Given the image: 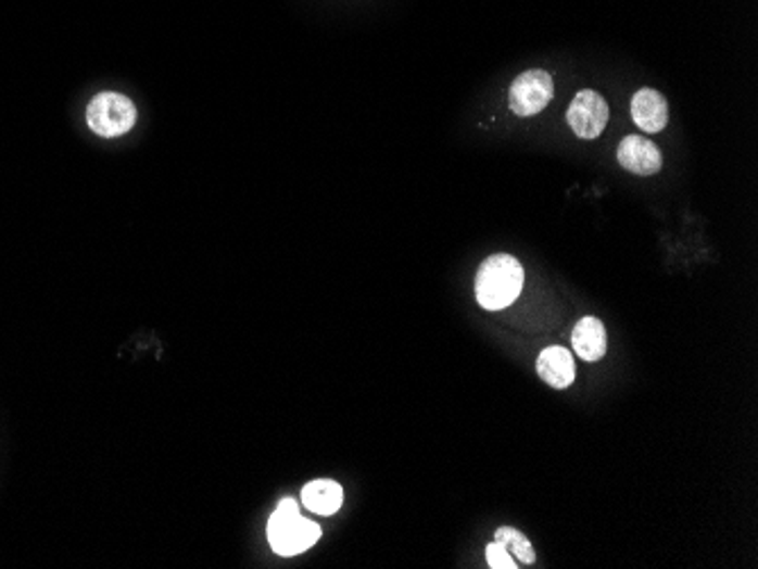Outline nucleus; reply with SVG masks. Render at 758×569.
<instances>
[{
	"label": "nucleus",
	"instance_id": "f257e3e1",
	"mask_svg": "<svg viewBox=\"0 0 758 569\" xmlns=\"http://www.w3.org/2000/svg\"><path fill=\"white\" fill-rule=\"evenodd\" d=\"M525 283V270L511 254H493L479 266L475 277V295L487 312H502L511 306Z\"/></svg>",
	"mask_w": 758,
	"mask_h": 569
},
{
	"label": "nucleus",
	"instance_id": "f03ea898",
	"mask_svg": "<svg viewBox=\"0 0 758 569\" xmlns=\"http://www.w3.org/2000/svg\"><path fill=\"white\" fill-rule=\"evenodd\" d=\"M320 540V527L302 517L298 504L287 497L275 508L268 520V542L275 554L298 556Z\"/></svg>",
	"mask_w": 758,
	"mask_h": 569
},
{
	"label": "nucleus",
	"instance_id": "7ed1b4c3",
	"mask_svg": "<svg viewBox=\"0 0 758 569\" xmlns=\"http://www.w3.org/2000/svg\"><path fill=\"white\" fill-rule=\"evenodd\" d=\"M87 123L98 137H121L130 132L137 123L135 102L128 96L114 91L98 93L87 108Z\"/></svg>",
	"mask_w": 758,
	"mask_h": 569
},
{
	"label": "nucleus",
	"instance_id": "20e7f679",
	"mask_svg": "<svg viewBox=\"0 0 758 569\" xmlns=\"http://www.w3.org/2000/svg\"><path fill=\"white\" fill-rule=\"evenodd\" d=\"M554 98V80L543 68L520 73L509 89V108L516 116H536Z\"/></svg>",
	"mask_w": 758,
	"mask_h": 569
},
{
	"label": "nucleus",
	"instance_id": "39448f33",
	"mask_svg": "<svg viewBox=\"0 0 758 569\" xmlns=\"http://www.w3.org/2000/svg\"><path fill=\"white\" fill-rule=\"evenodd\" d=\"M566 118L579 139H597L609 123V105L597 91L584 89L572 98Z\"/></svg>",
	"mask_w": 758,
	"mask_h": 569
},
{
	"label": "nucleus",
	"instance_id": "423d86ee",
	"mask_svg": "<svg viewBox=\"0 0 758 569\" xmlns=\"http://www.w3.org/2000/svg\"><path fill=\"white\" fill-rule=\"evenodd\" d=\"M618 164L639 177L656 175L664 166L661 150L645 137L629 135L618 146Z\"/></svg>",
	"mask_w": 758,
	"mask_h": 569
},
{
	"label": "nucleus",
	"instance_id": "0eeeda50",
	"mask_svg": "<svg viewBox=\"0 0 758 569\" xmlns=\"http://www.w3.org/2000/svg\"><path fill=\"white\" fill-rule=\"evenodd\" d=\"M631 118H634L636 127L647 135L664 132L670 121L666 96L647 87L636 91L634 98H631Z\"/></svg>",
	"mask_w": 758,
	"mask_h": 569
},
{
	"label": "nucleus",
	"instance_id": "6e6552de",
	"mask_svg": "<svg viewBox=\"0 0 758 569\" xmlns=\"http://www.w3.org/2000/svg\"><path fill=\"white\" fill-rule=\"evenodd\" d=\"M536 370H539V377H541L547 385L557 388V391H564V388H568V385L574 381V361H572V354H570L566 347H559V345L545 347V350L539 354Z\"/></svg>",
	"mask_w": 758,
	"mask_h": 569
},
{
	"label": "nucleus",
	"instance_id": "1a4fd4ad",
	"mask_svg": "<svg viewBox=\"0 0 758 569\" xmlns=\"http://www.w3.org/2000/svg\"><path fill=\"white\" fill-rule=\"evenodd\" d=\"M572 347L584 361H599L606 354V327L599 318L586 316L572 329Z\"/></svg>",
	"mask_w": 758,
	"mask_h": 569
},
{
	"label": "nucleus",
	"instance_id": "9d476101",
	"mask_svg": "<svg viewBox=\"0 0 758 569\" xmlns=\"http://www.w3.org/2000/svg\"><path fill=\"white\" fill-rule=\"evenodd\" d=\"M302 504L318 515H334L343 504V488L330 479L312 481L302 488Z\"/></svg>",
	"mask_w": 758,
	"mask_h": 569
},
{
	"label": "nucleus",
	"instance_id": "9b49d317",
	"mask_svg": "<svg viewBox=\"0 0 758 569\" xmlns=\"http://www.w3.org/2000/svg\"><path fill=\"white\" fill-rule=\"evenodd\" d=\"M495 542H500V545H502L504 549H507L509 554H514L522 565H534L536 554H534L532 542H529L527 535L520 533L518 529L500 527V529L495 531Z\"/></svg>",
	"mask_w": 758,
	"mask_h": 569
},
{
	"label": "nucleus",
	"instance_id": "f8f14e48",
	"mask_svg": "<svg viewBox=\"0 0 758 569\" xmlns=\"http://www.w3.org/2000/svg\"><path fill=\"white\" fill-rule=\"evenodd\" d=\"M487 560H489V567H493V569H516L518 567L514 562L511 554L504 549L500 542H495V540L487 547Z\"/></svg>",
	"mask_w": 758,
	"mask_h": 569
}]
</instances>
